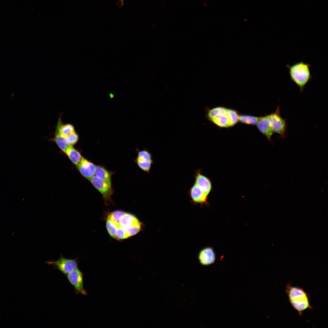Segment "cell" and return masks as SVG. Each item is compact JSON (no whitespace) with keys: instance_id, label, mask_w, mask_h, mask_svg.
Segmentation results:
<instances>
[{"instance_id":"1","label":"cell","mask_w":328,"mask_h":328,"mask_svg":"<svg viewBox=\"0 0 328 328\" xmlns=\"http://www.w3.org/2000/svg\"><path fill=\"white\" fill-rule=\"evenodd\" d=\"M106 225L110 236L120 240L138 234L141 230L142 223L134 214L118 210L108 214Z\"/></svg>"},{"instance_id":"2","label":"cell","mask_w":328,"mask_h":328,"mask_svg":"<svg viewBox=\"0 0 328 328\" xmlns=\"http://www.w3.org/2000/svg\"><path fill=\"white\" fill-rule=\"evenodd\" d=\"M285 292L290 304L299 316H303L305 310L314 309L309 302L310 295L302 288L293 286L292 282H289L285 286Z\"/></svg>"},{"instance_id":"3","label":"cell","mask_w":328,"mask_h":328,"mask_svg":"<svg viewBox=\"0 0 328 328\" xmlns=\"http://www.w3.org/2000/svg\"><path fill=\"white\" fill-rule=\"evenodd\" d=\"M311 65L301 61L290 65H287L291 80L303 91L307 84L312 78L310 70Z\"/></svg>"},{"instance_id":"4","label":"cell","mask_w":328,"mask_h":328,"mask_svg":"<svg viewBox=\"0 0 328 328\" xmlns=\"http://www.w3.org/2000/svg\"><path fill=\"white\" fill-rule=\"evenodd\" d=\"M269 116L274 133L278 134L281 137L285 138L287 123L286 119L282 118L281 116L279 107H277L275 112L269 114Z\"/></svg>"},{"instance_id":"5","label":"cell","mask_w":328,"mask_h":328,"mask_svg":"<svg viewBox=\"0 0 328 328\" xmlns=\"http://www.w3.org/2000/svg\"><path fill=\"white\" fill-rule=\"evenodd\" d=\"M90 180L95 187L102 194L105 204L108 205L109 203L111 201V197L113 193L111 185L101 180L95 176H94Z\"/></svg>"},{"instance_id":"6","label":"cell","mask_w":328,"mask_h":328,"mask_svg":"<svg viewBox=\"0 0 328 328\" xmlns=\"http://www.w3.org/2000/svg\"><path fill=\"white\" fill-rule=\"evenodd\" d=\"M67 275L68 280L75 288L78 293L84 295L87 294L84 288L82 273L77 268Z\"/></svg>"},{"instance_id":"7","label":"cell","mask_w":328,"mask_h":328,"mask_svg":"<svg viewBox=\"0 0 328 328\" xmlns=\"http://www.w3.org/2000/svg\"><path fill=\"white\" fill-rule=\"evenodd\" d=\"M49 263L54 265L62 273L66 275L77 267V263L75 260L64 258H60L56 261Z\"/></svg>"},{"instance_id":"8","label":"cell","mask_w":328,"mask_h":328,"mask_svg":"<svg viewBox=\"0 0 328 328\" xmlns=\"http://www.w3.org/2000/svg\"><path fill=\"white\" fill-rule=\"evenodd\" d=\"M77 166L81 175L88 179L90 180L94 176L96 166L84 158Z\"/></svg>"},{"instance_id":"9","label":"cell","mask_w":328,"mask_h":328,"mask_svg":"<svg viewBox=\"0 0 328 328\" xmlns=\"http://www.w3.org/2000/svg\"><path fill=\"white\" fill-rule=\"evenodd\" d=\"M257 125L259 131L267 138L269 142H271V137L274 133L271 125L269 114L261 117Z\"/></svg>"},{"instance_id":"10","label":"cell","mask_w":328,"mask_h":328,"mask_svg":"<svg viewBox=\"0 0 328 328\" xmlns=\"http://www.w3.org/2000/svg\"><path fill=\"white\" fill-rule=\"evenodd\" d=\"M198 258L201 264L203 265H209L215 262V254L212 248H206L200 251Z\"/></svg>"},{"instance_id":"11","label":"cell","mask_w":328,"mask_h":328,"mask_svg":"<svg viewBox=\"0 0 328 328\" xmlns=\"http://www.w3.org/2000/svg\"><path fill=\"white\" fill-rule=\"evenodd\" d=\"M190 194L194 202L200 203H207L208 195L195 183L191 188Z\"/></svg>"},{"instance_id":"12","label":"cell","mask_w":328,"mask_h":328,"mask_svg":"<svg viewBox=\"0 0 328 328\" xmlns=\"http://www.w3.org/2000/svg\"><path fill=\"white\" fill-rule=\"evenodd\" d=\"M195 183L207 195L212 190V185L210 180L206 176L201 174L200 172L197 173L195 176Z\"/></svg>"},{"instance_id":"13","label":"cell","mask_w":328,"mask_h":328,"mask_svg":"<svg viewBox=\"0 0 328 328\" xmlns=\"http://www.w3.org/2000/svg\"><path fill=\"white\" fill-rule=\"evenodd\" d=\"M56 132H58L63 137L72 134L75 131L72 125L69 124L63 125L60 118L56 125Z\"/></svg>"},{"instance_id":"14","label":"cell","mask_w":328,"mask_h":328,"mask_svg":"<svg viewBox=\"0 0 328 328\" xmlns=\"http://www.w3.org/2000/svg\"><path fill=\"white\" fill-rule=\"evenodd\" d=\"M95 175L101 180L111 185V174L104 167L100 166H96Z\"/></svg>"},{"instance_id":"15","label":"cell","mask_w":328,"mask_h":328,"mask_svg":"<svg viewBox=\"0 0 328 328\" xmlns=\"http://www.w3.org/2000/svg\"><path fill=\"white\" fill-rule=\"evenodd\" d=\"M65 153L72 162L76 165L80 162L83 158L80 153L72 146H69Z\"/></svg>"},{"instance_id":"16","label":"cell","mask_w":328,"mask_h":328,"mask_svg":"<svg viewBox=\"0 0 328 328\" xmlns=\"http://www.w3.org/2000/svg\"><path fill=\"white\" fill-rule=\"evenodd\" d=\"M209 120L221 127H231L230 120L228 114L214 117Z\"/></svg>"},{"instance_id":"17","label":"cell","mask_w":328,"mask_h":328,"mask_svg":"<svg viewBox=\"0 0 328 328\" xmlns=\"http://www.w3.org/2000/svg\"><path fill=\"white\" fill-rule=\"evenodd\" d=\"M227 114V109L223 107H217L208 110L207 117L209 120L214 117Z\"/></svg>"},{"instance_id":"18","label":"cell","mask_w":328,"mask_h":328,"mask_svg":"<svg viewBox=\"0 0 328 328\" xmlns=\"http://www.w3.org/2000/svg\"><path fill=\"white\" fill-rule=\"evenodd\" d=\"M260 118L250 115H241L239 116V121L247 124L257 125Z\"/></svg>"},{"instance_id":"19","label":"cell","mask_w":328,"mask_h":328,"mask_svg":"<svg viewBox=\"0 0 328 328\" xmlns=\"http://www.w3.org/2000/svg\"><path fill=\"white\" fill-rule=\"evenodd\" d=\"M54 140L59 148L65 153L69 145L65 139L58 132H56Z\"/></svg>"},{"instance_id":"20","label":"cell","mask_w":328,"mask_h":328,"mask_svg":"<svg viewBox=\"0 0 328 328\" xmlns=\"http://www.w3.org/2000/svg\"><path fill=\"white\" fill-rule=\"evenodd\" d=\"M227 114L230 120L231 126H232L239 121V115L235 110L229 109H227Z\"/></svg>"},{"instance_id":"21","label":"cell","mask_w":328,"mask_h":328,"mask_svg":"<svg viewBox=\"0 0 328 328\" xmlns=\"http://www.w3.org/2000/svg\"><path fill=\"white\" fill-rule=\"evenodd\" d=\"M137 162L138 166L145 171L149 172L151 167L152 161H149L140 159L137 158Z\"/></svg>"},{"instance_id":"22","label":"cell","mask_w":328,"mask_h":328,"mask_svg":"<svg viewBox=\"0 0 328 328\" xmlns=\"http://www.w3.org/2000/svg\"><path fill=\"white\" fill-rule=\"evenodd\" d=\"M63 138L65 139L67 143L71 146H73L76 143L79 139L78 136L75 132Z\"/></svg>"},{"instance_id":"23","label":"cell","mask_w":328,"mask_h":328,"mask_svg":"<svg viewBox=\"0 0 328 328\" xmlns=\"http://www.w3.org/2000/svg\"><path fill=\"white\" fill-rule=\"evenodd\" d=\"M138 158L144 160L152 161L151 154L146 150L139 151L138 153Z\"/></svg>"},{"instance_id":"24","label":"cell","mask_w":328,"mask_h":328,"mask_svg":"<svg viewBox=\"0 0 328 328\" xmlns=\"http://www.w3.org/2000/svg\"><path fill=\"white\" fill-rule=\"evenodd\" d=\"M124 0H118V3L120 4V7H121L124 5Z\"/></svg>"}]
</instances>
